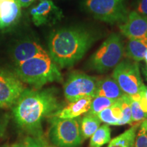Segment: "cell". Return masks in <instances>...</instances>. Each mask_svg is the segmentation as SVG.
<instances>
[{
    "mask_svg": "<svg viewBox=\"0 0 147 147\" xmlns=\"http://www.w3.org/2000/svg\"><path fill=\"white\" fill-rule=\"evenodd\" d=\"M136 11L147 17V0H138Z\"/></svg>",
    "mask_w": 147,
    "mask_h": 147,
    "instance_id": "cell-26",
    "label": "cell"
},
{
    "mask_svg": "<svg viewBox=\"0 0 147 147\" xmlns=\"http://www.w3.org/2000/svg\"><path fill=\"white\" fill-rule=\"evenodd\" d=\"M137 132L134 147H147V133L146 131L140 127Z\"/></svg>",
    "mask_w": 147,
    "mask_h": 147,
    "instance_id": "cell-24",
    "label": "cell"
},
{
    "mask_svg": "<svg viewBox=\"0 0 147 147\" xmlns=\"http://www.w3.org/2000/svg\"><path fill=\"white\" fill-rule=\"evenodd\" d=\"M93 97H85L83 98L69 102L65 107L61 108L53 117L63 119H72L86 114L91 107V101Z\"/></svg>",
    "mask_w": 147,
    "mask_h": 147,
    "instance_id": "cell-13",
    "label": "cell"
},
{
    "mask_svg": "<svg viewBox=\"0 0 147 147\" xmlns=\"http://www.w3.org/2000/svg\"><path fill=\"white\" fill-rule=\"evenodd\" d=\"M113 78L125 94L129 95L132 100L138 101L139 93L144 83L138 62L121 61L114 68Z\"/></svg>",
    "mask_w": 147,
    "mask_h": 147,
    "instance_id": "cell-7",
    "label": "cell"
},
{
    "mask_svg": "<svg viewBox=\"0 0 147 147\" xmlns=\"http://www.w3.org/2000/svg\"><path fill=\"white\" fill-rule=\"evenodd\" d=\"M10 147H24L23 143H16V144H12Z\"/></svg>",
    "mask_w": 147,
    "mask_h": 147,
    "instance_id": "cell-31",
    "label": "cell"
},
{
    "mask_svg": "<svg viewBox=\"0 0 147 147\" xmlns=\"http://www.w3.org/2000/svg\"><path fill=\"white\" fill-rule=\"evenodd\" d=\"M131 125L135 124H141L142 121L147 119V113H144L140 106L139 103L132 100L131 97Z\"/></svg>",
    "mask_w": 147,
    "mask_h": 147,
    "instance_id": "cell-23",
    "label": "cell"
},
{
    "mask_svg": "<svg viewBox=\"0 0 147 147\" xmlns=\"http://www.w3.org/2000/svg\"><path fill=\"white\" fill-rule=\"evenodd\" d=\"M24 147H43L42 142V137L34 138L27 137L23 142Z\"/></svg>",
    "mask_w": 147,
    "mask_h": 147,
    "instance_id": "cell-25",
    "label": "cell"
},
{
    "mask_svg": "<svg viewBox=\"0 0 147 147\" xmlns=\"http://www.w3.org/2000/svg\"><path fill=\"white\" fill-rule=\"evenodd\" d=\"M7 124H8V119L5 117H0V137L4 135Z\"/></svg>",
    "mask_w": 147,
    "mask_h": 147,
    "instance_id": "cell-27",
    "label": "cell"
},
{
    "mask_svg": "<svg viewBox=\"0 0 147 147\" xmlns=\"http://www.w3.org/2000/svg\"><path fill=\"white\" fill-rule=\"evenodd\" d=\"M49 138L57 147H76L81 144L80 119H63L52 117Z\"/></svg>",
    "mask_w": 147,
    "mask_h": 147,
    "instance_id": "cell-5",
    "label": "cell"
},
{
    "mask_svg": "<svg viewBox=\"0 0 147 147\" xmlns=\"http://www.w3.org/2000/svg\"><path fill=\"white\" fill-rule=\"evenodd\" d=\"M25 87L16 73L0 69V108L13 107Z\"/></svg>",
    "mask_w": 147,
    "mask_h": 147,
    "instance_id": "cell-9",
    "label": "cell"
},
{
    "mask_svg": "<svg viewBox=\"0 0 147 147\" xmlns=\"http://www.w3.org/2000/svg\"><path fill=\"white\" fill-rule=\"evenodd\" d=\"M119 29L129 40L147 38V17L132 11L119 25Z\"/></svg>",
    "mask_w": 147,
    "mask_h": 147,
    "instance_id": "cell-11",
    "label": "cell"
},
{
    "mask_svg": "<svg viewBox=\"0 0 147 147\" xmlns=\"http://www.w3.org/2000/svg\"><path fill=\"white\" fill-rule=\"evenodd\" d=\"M102 121L97 115L85 114L80 119V133L82 141L89 139L100 127Z\"/></svg>",
    "mask_w": 147,
    "mask_h": 147,
    "instance_id": "cell-19",
    "label": "cell"
},
{
    "mask_svg": "<svg viewBox=\"0 0 147 147\" xmlns=\"http://www.w3.org/2000/svg\"><path fill=\"white\" fill-rule=\"evenodd\" d=\"M124 94L113 77H107L97 81L95 97L102 96L113 100H119Z\"/></svg>",
    "mask_w": 147,
    "mask_h": 147,
    "instance_id": "cell-15",
    "label": "cell"
},
{
    "mask_svg": "<svg viewBox=\"0 0 147 147\" xmlns=\"http://www.w3.org/2000/svg\"><path fill=\"white\" fill-rule=\"evenodd\" d=\"M131 97L124 94L120 98V103L122 111V117L119 122L118 125H124L126 124L132 125L131 123Z\"/></svg>",
    "mask_w": 147,
    "mask_h": 147,
    "instance_id": "cell-22",
    "label": "cell"
},
{
    "mask_svg": "<svg viewBox=\"0 0 147 147\" xmlns=\"http://www.w3.org/2000/svg\"><path fill=\"white\" fill-rule=\"evenodd\" d=\"M139 125L135 124L123 133L110 141L107 147H134Z\"/></svg>",
    "mask_w": 147,
    "mask_h": 147,
    "instance_id": "cell-18",
    "label": "cell"
},
{
    "mask_svg": "<svg viewBox=\"0 0 147 147\" xmlns=\"http://www.w3.org/2000/svg\"><path fill=\"white\" fill-rule=\"evenodd\" d=\"M97 39L94 32L84 27L58 29L49 38L50 57L61 67H71L83 57Z\"/></svg>",
    "mask_w": 147,
    "mask_h": 147,
    "instance_id": "cell-2",
    "label": "cell"
},
{
    "mask_svg": "<svg viewBox=\"0 0 147 147\" xmlns=\"http://www.w3.org/2000/svg\"><path fill=\"white\" fill-rule=\"evenodd\" d=\"M117 100H113L105 97L96 96L91 101V107L89 111L86 114L92 115H97L102 110L109 108L117 102Z\"/></svg>",
    "mask_w": 147,
    "mask_h": 147,
    "instance_id": "cell-21",
    "label": "cell"
},
{
    "mask_svg": "<svg viewBox=\"0 0 147 147\" xmlns=\"http://www.w3.org/2000/svg\"><path fill=\"white\" fill-rule=\"evenodd\" d=\"M47 54V51L36 42L25 40L14 47L12 57L16 65H18L36 57Z\"/></svg>",
    "mask_w": 147,
    "mask_h": 147,
    "instance_id": "cell-12",
    "label": "cell"
},
{
    "mask_svg": "<svg viewBox=\"0 0 147 147\" xmlns=\"http://www.w3.org/2000/svg\"><path fill=\"white\" fill-rule=\"evenodd\" d=\"M15 73L22 82L36 89L63 80L57 65L49 54L40 55L16 65Z\"/></svg>",
    "mask_w": 147,
    "mask_h": 147,
    "instance_id": "cell-3",
    "label": "cell"
},
{
    "mask_svg": "<svg viewBox=\"0 0 147 147\" xmlns=\"http://www.w3.org/2000/svg\"><path fill=\"white\" fill-rule=\"evenodd\" d=\"M63 107L54 89H25L12 107L16 122L36 138L42 137V125Z\"/></svg>",
    "mask_w": 147,
    "mask_h": 147,
    "instance_id": "cell-1",
    "label": "cell"
},
{
    "mask_svg": "<svg viewBox=\"0 0 147 147\" xmlns=\"http://www.w3.org/2000/svg\"><path fill=\"white\" fill-rule=\"evenodd\" d=\"M21 8L16 0H0V29L16 23L21 16Z\"/></svg>",
    "mask_w": 147,
    "mask_h": 147,
    "instance_id": "cell-14",
    "label": "cell"
},
{
    "mask_svg": "<svg viewBox=\"0 0 147 147\" xmlns=\"http://www.w3.org/2000/svg\"><path fill=\"white\" fill-rule=\"evenodd\" d=\"M97 80L84 73L75 72L69 75L64 84L63 92L69 103L85 97H95Z\"/></svg>",
    "mask_w": 147,
    "mask_h": 147,
    "instance_id": "cell-8",
    "label": "cell"
},
{
    "mask_svg": "<svg viewBox=\"0 0 147 147\" xmlns=\"http://www.w3.org/2000/svg\"><path fill=\"white\" fill-rule=\"evenodd\" d=\"M144 60L145 61V62L147 61V51H146V53H145V55H144Z\"/></svg>",
    "mask_w": 147,
    "mask_h": 147,
    "instance_id": "cell-33",
    "label": "cell"
},
{
    "mask_svg": "<svg viewBox=\"0 0 147 147\" xmlns=\"http://www.w3.org/2000/svg\"><path fill=\"white\" fill-rule=\"evenodd\" d=\"M82 5L95 18L109 24L123 23L129 14L126 0H83Z\"/></svg>",
    "mask_w": 147,
    "mask_h": 147,
    "instance_id": "cell-6",
    "label": "cell"
},
{
    "mask_svg": "<svg viewBox=\"0 0 147 147\" xmlns=\"http://www.w3.org/2000/svg\"><path fill=\"white\" fill-rule=\"evenodd\" d=\"M42 146H43V147H57L55 146H52V145L48 144L42 138Z\"/></svg>",
    "mask_w": 147,
    "mask_h": 147,
    "instance_id": "cell-30",
    "label": "cell"
},
{
    "mask_svg": "<svg viewBox=\"0 0 147 147\" xmlns=\"http://www.w3.org/2000/svg\"><path fill=\"white\" fill-rule=\"evenodd\" d=\"M143 73H144L145 78H146V80H147V68L146 67H145V68H144V69H143Z\"/></svg>",
    "mask_w": 147,
    "mask_h": 147,
    "instance_id": "cell-32",
    "label": "cell"
},
{
    "mask_svg": "<svg viewBox=\"0 0 147 147\" xmlns=\"http://www.w3.org/2000/svg\"><path fill=\"white\" fill-rule=\"evenodd\" d=\"M102 122L108 125H118L122 117L120 99L109 108L102 110L97 115Z\"/></svg>",
    "mask_w": 147,
    "mask_h": 147,
    "instance_id": "cell-17",
    "label": "cell"
},
{
    "mask_svg": "<svg viewBox=\"0 0 147 147\" xmlns=\"http://www.w3.org/2000/svg\"><path fill=\"white\" fill-rule=\"evenodd\" d=\"M125 48L121 36L113 34L108 37L92 55L90 67L99 73H104L115 68L121 61Z\"/></svg>",
    "mask_w": 147,
    "mask_h": 147,
    "instance_id": "cell-4",
    "label": "cell"
},
{
    "mask_svg": "<svg viewBox=\"0 0 147 147\" xmlns=\"http://www.w3.org/2000/svg\"><path fill=\"white\" fill-rule=\"evenodd\" d=\"M147 51V38L140 39H129L126 47L125 52L128 58L134 61H141L144 60V55Z\"/></svg>",
    "mask_w": 147,
    "mask_h": 147,
    "instance_id": "cell-16",
    "label": "cell"
},
{
    "mask_svg": "<svg viewBox=\"0 0 147 147\" xmlns=\"http://www.w3.org/2000/svg\"><path fill=\"white\" fill-rule=\"evenodd\" d=\"M16 1L20 5V6L26 8V7H28L31 4H32L36 0H16Z\"/></svg>",
    "mask_w": 147,
    "mask_h": 147,
    "instance_id": "cell-28",
    "label": "cell"
},
{
    "mask_svg": "<svg viewBox=\"0 0 147 147\" xmlns=\"http://www.w3.org/2000/svg\"><path fill=\"white\" fill-rule=\"evenodd\" d=\"M146 68H147V61H146Z\"/></svg>",
    "mask_w": 147,
    "mask_h": 147,
    "instance_id": "cell-34",
    "label": "cell"
},
{
    "mask_svg": "<svg viewBox=\"0 0 147 147\" xmlns=\"http://www.w3.org/2000/svg\"><path fill=\"white\" fill-rule=\"evenodd\" d=\"M140 127L144 129L146 131V132L147 133V119L144 120V121H142V123L140 124Z\"/></svg>",
    "mask_w": 147,
    "mask_h": 147,
    "instance_id": "cell-29",
    "label": "cell"
},
{
    "mask_svg": "<svg viewBox=\"0 0 147 147\" xmlns=\"http://www.w3.org/2000/svg\"><path fill=\"white\" fill-rule=\"evenodd\" d=\"M32 21L37 26L52 25L59 21L63 17L61 10L51 0H41L30 11Z\"/></svg>",
    "mask_w": 147,
    "mask_h": 147,
    "instance_id": "cell-10",
    "label": "cell"
},
{
    "mask_svg": "<svg viewBox=\"0 0 147 147\" xmlns=\"http://www.w3.org/2000/svg\"><path fill=\"white\" fill-rule=\"evenodd\" d=\"M89 147H102L111 140V129L108 125L104 123L97 129L90 138Z\"/></svg>",
    "mask_w": 147,
    "mask_h": 147,
    "instance_id": "cell-20",
    "label": "cell"
}]
</instances>
